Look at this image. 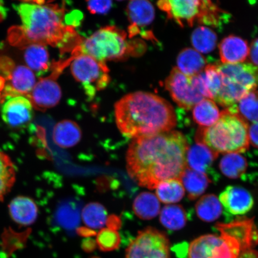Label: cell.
Listing matches in <instances>:
<instances>
[{"label":"cell","instance_id":"cell-45","mask_svg":"<svg viewBox=\"0 0 258 258\" xmlns=\"http://www.w3.org/2000/svg\"><path fill=\"white\" fill-rule=\"evenodd\" d=\"M118 1H122V0H118Z\"/></svg>","mask_w":258,"mask_h":258},{"label":"cell","instance_id":"cell-11","mask_svg":"<svg viewBox=\"0 0 258 258\" xmlns=\"http://www.w3.org/2000/svg\"><path fill=\"white\" fill-rule=\"evenodd\" d=\"M73 58L61 61L55 64L53 72L46 78L41 79L35 84L28 98L35 108L46 110L55 106L62 98V90L57 82V77L68 64L73 61Z\"/></svg>","mask_w":258,"mask_h":258},{"label":"cell","instance_id":"cell-36","mask_svg":"<svg viewBox=\"0 0 258 258\" xmlns=\"http://www.w3.org/2000/svg\"><path fill=\"white\" fill-rule=\"evenodd\" d=\"M201 14L198 21L203 24L214 26L220 25L222 21L225 19V12L219 9L217 6L210 1H202Z\"/></svg>","mask_w":258,"mask_h":258},{"label":"cell","instance_id":"cell-42","mask_svg":"<svg viewBox=\"0 0 258 258\" xmlns=\"http://www.w3.org/2000/svg\"><path fill=\"white\" fill-rule=\"evenodd\" d=\"M46 0H32V2L35 3V4L42 5L45 2Z\"/></svg>","mask_w":258,"mask_h":258},{"label":"cell","instance_id":"cell-38","mask_svg":"<svg viewBox=\"0 0 258 258\" xmlns=\"http://www.w3.org/2000/svg\"><path fill=\"white\" fill-rule=\"evenodd\" d=\"M86 3L92 14H105L112 6V0H86Z\"/></svg>","mask_w":258,"mask_h":258},{"label":"cell","instance_id":"cell-41","mask_svg":"<svg viewBox=\"0 0 258 258\" xmlns=\"http://www.w3.org/2000/svg\"><path fill=\"white\" fill-rule=\"evenodd\" d=\"M238 258H258V251L251 249H247L241 251Z\"/></svg>","mask_w":258,"mask_h":258},{"label":"cell","instance_id":"cell-35","mask_svg":"<svg viewBox=\"0 0 258 258\" xmlns=\"http://www.w3.org/2000/svg\"><path fill=\"white\" fill-rule=\"evenodd\" d=\"M121 237L118 232L111 227L103 228L96 235V242L100 250L109 252L119 249Z\"/></svg>","mask_w":258,"mask_h":258},{"label":"cell","instance_id":"cell-5","mask_svg":"<svg viewBox=\"0 0 258 258\" xmlns=\"http://www.w3.org/2000/svg\"><path fill=\"white\" fill-rule=\"evenodd\" d=\"M145 49L146 46L143 41H128L124 31L114 26H107L83 39L80 46L73 51L72 56L84 54L105 62L131 56H140Z\"/></svg>","mask_w":258,"mask_h":258},{"label":"cell","instance_id":"cell-30","mask_svg":"<svg viewBox=\"0 0 258 258\" xmlns=\"http://www.w3.org/2000/svg\"><path fill=\"white\" fill-rule=\"evenodd\" d=\"M82 219L83 223L93 230H101L108 221L106 209L101 203H88L82 210Z\"/></svg>","mask_w":258,"mask_h":258},{"label":"cell","instance_id":"cell-18","mask_svg":"<svg viewBox=\"0 0 258 258\" xmlns=\"http://www.w3.org/2000/svg\"><path fill=\"white\" fill-rule=\"evenodd\" d=\"M219 54L223 63L234 64L243 62L249 54L247 42L241 38L230 35L219 46Z\"/></svg>","mask_w":258,"mask_h":258},{"label":"cell","instance_id":"cell-20","mask_svg":"<svg viewBox=\"0 0 258 258\" xmlns=\"http://www.w3.org/2000/svg\"><path fill=\"white\" fill-rule=\"evenodd\" d=\"M81 128L75 121L70 120L60 121L55 125L53 131V140L58 147L72 148L82 139Z\"/></svg>","mask_w":258,"mask_h":258},{"label":"cell","instance_id":"cell-39","mask_svg":"<svg viewBox=\"0 0 258 258\" xmlns=\"http://www.w3.org/2000/svg\"><path fill=\"white\" fill-rule=\"evenodd\" d=\"M250 144L258 149V121L253 122L249 127Z\"/></svg>","mask_w":258,"mask_h":258},{"label":"cell","instance_id":"cell-4","mask_svg":"<svg viewBox=\"0 0 258 258\" xmlns=\"http://www.w3.org/2000/svg\"><path fill=\"white\" fill-rule=\"evenodd\" d=\"M249 127L247 121L238 112L226 108L215 124L199 128L196 141L205 145L218 156L244 153L250 145Z\"/></svg>","mask_w":258,"mask_h":258},{"label":"cell","instance_id":"cell-12","mask_svg":"<svg viewBox=\"0 0 258 258\" xmlns=\"http://www.w3.org/2000/svg\"><path fill=\"white\" fill-rule=\"evenodd\" d=\"M157 5L180 27H192L201 14L202 0H159Z\"/></svg>","mask_w":258,"mask_h":258},{"label":"cell","instance_id":"cell-2","mask_svg":"<svg viewBox=\"0 0 258 258\" xmlns=\"http://www.w3.org/2000/svg\"><path fill=\"white\" fill-rule=\"evenodd\" d=\"M115 118L121 133L134 139L171 131L176 125L170 103L144 92L130 93L116 102Z\"/></svg>","mask_w":258,"mask_h":258},{"label":"cell","instance_id":"cell-13","mask_svg":"<svg viewBox=\"0 0 258 258\" xmlns=\"http://www.w3.org/2000/svg\"><path fill=\"white\" fill-rule=\"evenodd\" d=\"M34 106L28 98L22 96H12L2 107L3 121L13 128H23L33 118Z\"/></svg>","mask_w":258,"mask_h":258},{"label":"cell","instance_id":"cell-25","mask_svg":"<svg viewBox=\"0 0 258 258\" xmlns=\"http://www.w3.org/2000/svg\"><path fill=\"white\" fill-rule=\"evenodd\" d=\"M159 201L153 193L141 192L134 200L133 210L135 214L142 220H151L160 214Z\"/></svg>","mask_w":258,"mask_h":258},{"label":"cell","instance_id":"cell-44","mask_svg":"<svg viewBox=\"0 0 258 258\" xmlns=\"http://www.w3.org/2000/svg\"><path fill=\"white\" fill-rule=\"evenodd\" d=\"M202 1H210V0H202Z\"/></svg>","mask_w":258,"mask_h":258},{"label":"cell","instance_id":"cell-26","mask_svg":"<svg viewBox=\"0 0 258 258\" xmlns=\"http://www.w3.org/2000/svg\"><path fill=\"white\" fill-rule=\"evenodd\" d=\"M192 109L193 120L202 127L215 124L221 114L215 102L208 98L203 99Z\"/></svg>","mask_w":258,"mask_h":258},{"label":"cell","instance_id":"cell-19","mask_svg":"<svg viewBox=\"0 0 258 258\" xmlns=\"http://www.w3.org/2000/svg\"><path fill=\"white\" fill-rule=\"evenodd\" d=\"M24 60L29 69L37 76L44 75L50 67L49 54L43 44H29L25 48Z\"/></svg>","mask_w":258,"mask_h":258},{"label":"cell","instance_id":"cell-10","mask_svg":"<svg viewBox=\"0 0 258 258\" xmlns=\"http://www.w3.org/2000/svg\"><path fill=\"white\" fill-rule=\"evenodd\" d=\"M165 88L176 104L189 110L205 99L200 90L196 75L188 76L174 68L165 81Z\"/></svg>","mask_w":258,"mask_h":258},{"label":"cell","instance_id":"cell-8","mask_svg":"<svg viewBox=\"0 0 258 258\" xmlns=\"http://www.w3.org/2000/svg\"><path fill=\"white\" fill-rule=\"evenodd\" d=\"M125 258H171L169 238L164 231L145 228L128 244Z\"/></svg>","mask_w":258,"mask_h":258},{"label":"cell","instance_id":"cell-9","mask_svg":"<svg viewBox=\"0 0 258 258\" xmlns=\"http://www.w3.org/2000/svg\"><path fill=\"white\" fill-rule=\"evenodd\" d=\"M72 62L73 76L82 84L88 96H94L97 91L104 89L110 82L109 70L105 62L84 54L76 57Z\"/></svg>","mask_w":258,"mask_h":258},{"label":"cell","instance_id":"cell-29","mask_svg":"<svg viewBox=\"0 0 258 258\" xmlns=\"http://www.w3.org/2000/svg\"><path fill=\"white\" fill-rule=\"evenodd\" d=\"M156 189L157 198L165 204L179 202L185 196V188L179 178L164 180Z\"/></svg>","mask_w":258,"mask_h":258},{"label":"cell","instance_id":"cell-24","mask_svg":"<svg viewBox=\"0 0 258 258\" xmlns=\"http://www.w3.org/2000/svg\"><path fill=\"white\" fill-rule=\"evenodd\" d=\"M177 69L186 76L198 75L204 71L206 61L199 51L186 48L180 51L177 57Z\"/></svg>","mask_w":258,"mask_h":258},{"label":"cell","instance_id":"cell-15","mask_svg":"<svg viewBox=\"0 0 258 258\" xmlns=\"http://www.w3.org/2000/svg\"><path fill=\"white\" fill-rule=\"evenodd\" d=\"M7 68L8 85L6 92L10 96H28L36 84L33 72L27 66L11 64Z\"/></svg>","mask_w":258,"mask_h":258},{"label":"cell","instance_id":"cell-34","mask_svg":"<svg viewBox=\"0 0 258 258\" xmlns=\"http://www.w3.org/2000/svg\"><path fill=\"white\" fill-rule=\"evenodd\" d=\"M244 120L252 122L258 121V90L248 92L233 106Z\"/></svg>","mask_w":258,"mask_h":258},{"label":"cell","instance_id":"cell-21","mask_svg":"<svg viewBox=\"0 0 258 258\" xmlns=\"http://www.w3.org/2000/svg\"><path fill=\"white\" fill-rule=\"evenodd\" d=\"M127 12L131 22L129 27L137 29L141 32V27H146L154 21V9L148 0H131L128 3Z\"/></svg>","mask_w":258,"mask_h":258},{"label":"cell","instance_id":"cell-17","mask_svg":"<svg viewBox=\"0 0 258 258\" xmlns=\"http://www.w3.org/2000/svg\"><path fill=\"white\" fill-rule=\"evenodd\" d=\"M10 217L16 224L27 227L34 223L38 216V208L32 199L16 197L9 205Z\"/></svg>","mask_w":258,"mask_h":258},{"label":"cell","instance_id":"cell-28","mask_svg":"<svg viewBox=\"0 0 258 258\" xmlns=\"http://www.w3.org/2000/svg\"><path fill=\"white\" fill-rule=\"evenodd\" d=\"M196 214L202 221L212 222L221 217L222 205L219 199L214 195L202 197L196 205Z\"/></svg>","mask_w":258,"mask_h":258},{"label":"cell","instance_id":"cell-43","mask_svg":"<svg viewBox=\"0 0 258 258\" xmlns=\"http://www.w3.org/2000/svg\"><path fill=\"white\" fill-rule=\"evenodd\" d=\"M25 2H32V0H24Z\"/></svg>","mask_w":258,"mask_h":258},{"label":"cell","instance_id":"cell-14","mask_svg":"<svg viewBox=\"0 0 258 258\" xmlns=\"http://www.w3.org/2000/svg\"><path fill=\"white\" fill-rule=\"evenodd\" d=\"M216 228L219 233L228 234L236 239L242 251L253 249L258 244V230L253 218H242L230 223H218Z\"/></svg>","mask_w":258,"mask_h":258},{"label":"cell","instance_id":"cell-40","mask_svg":"<svg viewBox=\"0 0 258 258\" xmlns=\"http://www.w3.org/2000/svg\"><path fill=\"white\" fill-rule=\"evenodd\" d=\"M250 58L252 62L258 66V38L254 40L249 48Z\"/></svg>","mask_w":258,"mask_h":258},{"label":"cell","instance_id":"cell-16","mask_svg":"<svg viewBox=\"0 0 258 258\" xmlns=\"http://www.w3.org/2000/svg\"><path fill=\"white\" fill-rule=\"evenodd\" d=\"M219 200L226 211L234 215H245L254 205L252 196L240 186H227L219 195Z\"/></svg>","mask_w":258,"mask_h":258},{"label":"cell","instance_id":"cell-32","mask_svg":"<svg viewBox=\"0 0 258 258\" xmlns=\"http://www.w3.org/2000/svg\"><path fill=\"white\" fill-rule=\"evenodd\" d=\"M16 171L11 158L0 151V201L11 191L16 180Z\"/></svg>","mask_w":258,"mask_h":258},{"label":"cell","instance_id":"cell-31","mask_svg":"<svg viewBox=\"0 0 258 258\" xmlns=\"http://www.w3.org/2000/svg\"><path fill=\"white\" fill-rule=\"evenodd\" d=\"M219 168L226 177L239 178L246 172L247 160L239 153L226 154L219 163Z\"/></svg>","mask_w":258,"mask_h":258},{"label":"cell","instance_id":"cell-27","mask_svg":"<svg viewBox=\"0 0 258 258\" xmlns=\"http://www.w3.org/2000/svg\"><path fill=\"white\" fill-rule=\"evenodd\" d=\"M160 222L167 230L178 231L185 227L186 213L180 205H169L164 206L160 213Z\"/></svg>","mask_w":258,"mask_h":258},{"label":"cell","instance_id":"cell-33","mask_svg":"<svg viewBox=\"0 0 258 258\" xmlns=\"http://www.w3.org/2000/svg\"><path fill=\"white\" fill-rule=\"evenodd\" d=\"M191 43L199 52L208 53L215 49L217 43V35L211 29L202 26L193 31Z\"/></svg>","mask_w":258,"mask_h":258},{"label":"cell","instance_id":"cell-37","mask_svg":"<svg viewBox=\"0 0 258 258\" xmlns=\"http://www.w3.org/2000/svg\"><path fill=\"white\" fill-rule=\"evenodd\" d=\"M203 74L210 99L214 100L221 87V77L217 66L216 64H209L203 71Z\"/></svg>","mask_w":258,"mask_h":258},{"label":"cell","instance_id":"cell-3","mask_svg":"<svg viewBox=\"0 0 258 258\" xmlns=\"http://www.w3.org/2000/svg\"><path fill=\"white\" fill-rule=\"evenodd\" d=\"M14 8L21 19L22 30L29 43L50 44L64 53L80 46L84 38L72 26L63 24L64 8L56 5L22 3Z\"/></svg>","mask_w":258,"mask_h":258},{"label":"cell","instance_id":"cell-7","mask_svg":"<svg viewBox=\"0 0 258 258\" xmlns=\"http://www.w3.org/2000/svg\"><path fill=\"white\" fill-rule=\"evenodd\" d=\"M205 234L191 241L188 249V258H238L241 247L231 235Z\"/></svg>","mask_w":258,"mask_h":258},{"label":"cell","instance_id":"cell-6","mask_svg":"<svg viewBox=\"0 0 258 258\" xmlns=\"http://www.w3.org/2000/svg\"><path fill=\"white\" fill-rule=\"evenodd\" d=\"M221 77L220 90L214 101L226 108L232 107L248 92L258 87V68L249 63L218 64Z\"/></svg>","mask_w":258,"mask_h":258},{"label":"cell","instance_id":"cell-23","mask_svg":"<svg viewBox=\"0 0 258 258\" xmlns=\"http://www.w3.org/2000/svg\"><path fill=\"white\" fill-rule=\"evenodd\" d=\"M180 179L191 201L201 197L211 183V180L205 173L198 172L188 167L183 171Z\"/></svg>","mask_w":258,"mask_h":258},{"label":"cell","instance_id":"cell-1","mask_svg":"<svg viewBox=\"0 0 258 258\" xmlns=\"http://www.w3.org/2000/svg\"><path fill=\"white\" fill-rule=\"evenodd\" d=\"M188 148L186 137L178 131L135 138L126 154L128 175L150 189L164 180L180 179L187 167Z\"/></svg>","mask_w":258,"mask_h":258},{"label":"cell","instance_id":"cell-22","mask_svg":"<svg viewBox=\"0 0 258 258\" xmlns=\"http://www.w3.org/2000/svg\"><path fill=\"white\" fill-rule=\"evenodd\" d=\"M218 156L205 145L197 143L189 147L187 151V167L198 172L205 173Z\"/></svg>","mask_w":258,"mask_h":258}]
</instances>
